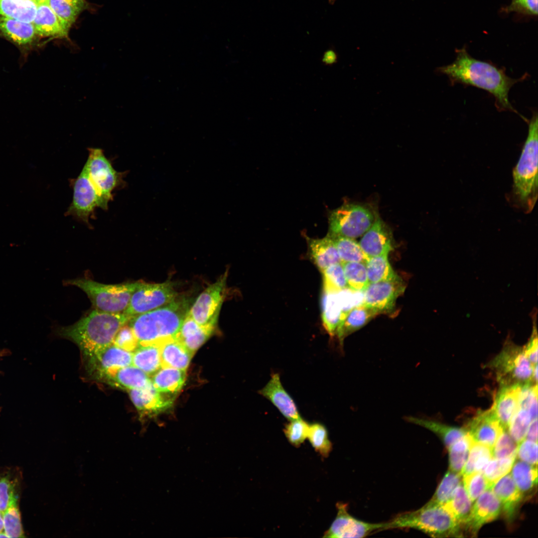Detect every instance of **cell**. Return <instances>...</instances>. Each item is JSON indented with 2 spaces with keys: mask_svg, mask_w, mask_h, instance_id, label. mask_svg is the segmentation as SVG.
I'll return each mask as SVG.
<instances>
[{
  "mask_svg": "<svg viewBox=\"0 0 538 538\" xmlns=\"http://www.w3.org/2000/svg\"><path fill=\"white\" fill-rule=\"evenodd\" d=\"M456 52L454 62L438 67L437 72L447 76L451 85L461 84L486 91L495 98L498 110L512 111L527 121V119L514 108L509 100L511 88L516 83L525 80L529 76L527 73L519 79H513L506 74L505 68L472 57L465 48L457 49Z\"/></svg>",
  "mask_w": 538,
  "mask_h": 538,
  "instance_id": "cell-1",
  "label": "cell"
},
{
  "mask_svg": "<svg viewBox=\"0 0 538 538\" xmlns=\"http://www.w3.org/2000/svg\"><path fill=\"white\" fill-rule=\"evenodd\" d=\"M133 317L124 313L97 309L76 323L60 329V335L75 342L89 358L97 351L113 343L120 329Z\"/></svg>",
  "mask_w": 538,
  "mask_h": 538,
  "instance_id": "cell-2",
  "label": "cell"
},
{
  "mask_svg": "<svg viewBox=\"0 0 538 538\" xmlns=\"http://www.w3.org/2000/svg\"><path fill=\"white\" fill-rule=\"evenodd\" d=\"M190 300L178 296L171 302L133 317L129 322L138 346L176 337L190 308Z\"/></svg>",
  "mask_w": 538,
  "mask_h": 538,
  "instance_id": "cell-3",
  "label": "cell"
},
{
  "mask_svg": "<svg viewBox=\"0 0 538 538\" xmlns=\"http://www.w3.org/2000/svg\"><path fill=\"white\" fill-rule=\"evenodd\" d=\"M527 123L528 134L519 160L513 169L510 201L525 213L532 211L538 199V113Z\"/></svg>",
  "mask_w": 538,
  "mask_h": 538,
  "instance_id": "cell-4",
  "label": "cell"
},
{
  "mask_svg": "<svg viewBox=\"0 0 538 538\" xmlns=\"http://www.w3.org/2000/svg\"><path fill=\"white\" fill-rule=\"evenodd\" d=\"M414 529L433 538L461 537V527L443 505L428 501L418 510L399 514L385 522L384 530Z\"/></svg>",
  "mask_w": 538,
  "mask_h": 538,
  "instance_id": "cell-5",
  "label": "cell"
},
{
  "mask_svg": "<svg viewBox=\"0 0 538 538\" xmlns=\"http://www.w3.org/2000/svg\"><path fill=\"white\" fill-rule=\"evenodd\" d=\"M140 281L106 284L93 280L80 278L65 280L64 284L77 287L84 291L96 309L111 313H123Z\"/></svg>",
  "mask_w": 538,
  "mask_h": 538,
  "instance_id": "cell-6",
  "label": "cell"
},
{
  "mask_svg": "<svg viewBox=\"0 0 538 538\" xmlns=\"http://www.w3.org/2000/svg\"><path fill=\"white\" fill-rule=\"evenodd\" d=\"M89 155L83 169L99 199L100 208L107 210L113 191L124 183V172L116 171L103 150L88 148Z\"/></svg>",
  "mask_w": 538,
  "mask_h": 538,
  "instance_id": "cell-7",
  "label": "cell"
},
{
  "mask_svg": "<svg viewBox=\"0 0 538 538\" xmlns=\"http://www.w3.org/2000/svg\"><path fill=\"white\" fill-rule=\"evenodd\" d=\"M535 366L527 357L523 347L510 342L506 344L490 365L501 386L534 384L533 374Z\"/></svg>",
  "mask_w": 538,
  "mask_h": 538,
  "instance_id": "cell-8",
  "label": "cell"
},
{
  "mask_svg": "<svg viewBox=\"0 0 538 538\" xmlns=\"http://www.w3.org/2000/svg\"><path fill=\"white\" fill-rule=\"evenodd\" d=\"M377 215L366 206L344 203L330 212L328 234L355 239L371 227Z\"/></svg>",
  "mask_w": 538,
  "mask_h": 538,
  "instance_id": "cell-9",
  "label": "cell"
},
{
  "mask_svg": "<svg viewBox=\"0 0 538 538\" xmlns=\"http://www.w3.org/2000/svg\"><path fill=\"white\" fill-rule=\"evenodd\" d=\"M178 295L174 284L169 280L159 283L141 281L123 313L133 317L164 305Z\"/></svg>",
  "mask_w": 538,
  "mask_h": 538,
  "instance_id": "cell-10",
  "label": "cell"
},
{
  "mask_svg": "<svg viewBox=\"0 0 538 538\" xmlns=\"http://www.w3.org/2000/svg\"><path fill=\"white\" fill-rule=\"evenodd\" d=\"M227 276L226 271L203 290L190 307L188 313L200 325L216 327L225 296Z\"/></svg>",
  "mask_w": 538,
  "mask_h": 538,
  "instance_id": "cell-11",
  "label": "cell"
},
{
  "mask_svg": "<svg viewBox=\"0 0 538 538\" xmlns=\"http://www.w3.org/2000/svg\"><path fill=\"white\" fill-rule=\"evenodd\" d=\"M336 507L337 516L324 534L325 538H364L384 530L385 523H370L352 516L348 512L347 504L339 502Z\"/></svg>",
  "mask_w": 538,
  "mask_h": 538,
  "instance_id": "cell-12",
  "label": "cell"
},
{
  "mask_svg": "<svg viewBox=\"0 0 538 538\" xmlns=\"http://www.w3.org/2000/svg\"><path fill=\"white\" fill-rule=\"evenodd\" d=\"M72 183V201L65 215L89 225L91 215L96 208H100L98 196L83 169Z\"/></svg>",
  "mask_w": 538,
  "mask_h": 538,
  "instance_id": "cell-13",
  "label": "cell"
},
{
  "mask_svg": "<svg viewBox=\"0 0 538 538\" xmlns=\"http://www.w3.org/2000/svg\"><path fill=\"white\" fill-rule=\"evenodd\" d=\"M404 289L399 277L391 280L369 283L363 291V304L379 314L387 313L393 309L397 298Z\"/></svg>",
  "mask_w": 538,
  "mask_h": 538,
  "instance_id": "cell-14",
  "label": "cell"
},
{
  "mask_svg": "<svg viewBox=\"0 0 538 538\" xmlns=\"http://www.w3.org/2000/svg\"><path fill=\"white\" fill-rule=\"evenodd\" d=\"M502 513L500 501L491 489L482 493L473 505L470 514L462 531L475 537L485 524L496 519Z\"/></svg>",
  "mask_w": 538,
  "mask_h": 538,
  "instance_id": "cell-15",
  "label": "cell"
},
{
  "mask_svg": "<svg viewBox=\"0 0 538 538\" xmlns=\"http://www.w3.org/2000/svg\"><path fill=\"white\" fill-rule=\"evenodd\" d=\"M359 244L369 257L387 255L393 250L394 240L390 228L378 215Z\"/></svg>",
  "mask_w": 538,
  "mask_h": 538,
  "instance_id": "cell-16",
  "label": "cell"
},
{
  "mask_svg": "<svg viewBox=\"0 0 538 538\" xmlns=\"http://www.w3.org/2000/svg\"><path fill=\"white\" fill-rule=\"evenodd\" d=\"M129 394L137 410L146 416L155 415L168 410L175 398V395L157 391L152 382L142 389L130 390Z\"/></svg>",
  "mask_w": 538,
  "mask_h": 538,
  "instance_id": "cell-17",
  "label": "cell"
},
{
  "mask_svg": "<svg viewBox=\"0 0 538 538\" xmlns=\"http://www.w3.org/2000/svg\"><path fill=\"white\" fill-rule=\"evenodd\" d=\"M464 429L474 442L492 448L504 428L491 408L479 411L467 422Z\"/></svg>",
  "mask_w": 538,
  "mask_h": 538,
  "instance_id": "cell-18",
  "label": "cell"
},
{
  "mask_svg": "<svg viewBox=\"0 0 538 538\" xmlns=\"http://www.w3.org/2000/svg\"><path fill=\"white\" fill-rule=\"evenodd\" d=\"M89 359L99 375L107 379L118 369L132 365L133 353L112 344L97 351Z\"/></svg>",
  "mask_w": 538,
  "mask_h": 538,
  "instance_id": "cell-19",
  "label": "cell"
},
{
  "mask_svg": "<svg viewBox=\"0 0 538 538\" xmlns=\"http://www.w3.org/2000/svg\"><path fill=\"white\" fill-rule=\"evenodd\" d=\"M258 393L269 400L288 420L300 417L295 402L282 385L278 373L272 374L270 379Z\"/></svg>",
  "mask_w": 538,
  "mask_h": 538,
  "instance_id": "cell-20",
  "label": "cell"
},
{
  "mask_svg": "<svg viewBox=\"0 0 538 538\" xmlns=\"http://www.w3.org/2000/svg\"><path fill=\"white\" fill-rule=\"evenodd\" d=\"M491 490L500 502L502 513L506 520L509 523L513 522L524 498L511 474L509 473L498 480Z\"/></svg>",
  "mask_w": 538,
  "mask_h": 538,
  "instance_id": "cell-21",
  "label": "cell"
},
{
  "mask_svg": "<svg viewBox=\"0 0 538 538\" xmlns=\"http://www.w3.org/2000/svg\"><path fill=\"white\" fill-rule=\"evenodd\" d=\"M520 385L501 386L491 408L503 428L508 429L519 405Z\"/></svg>",
  "mask_w": 538,
  "mask_h": 538,
  "instance_id": "cell-22",
  "label": "cell"
},
{
  "mask_svg": "<svg viewBox=\"0 0 538 538\" xmlns=\"http://www.w3.org/2000/svg\"><path fill=\"white\" fill-rule=\"evenodd\" d=\"M32 23L37 36L52 38H63L68 36V30L63 26L46 1L38 3Z\"/></svg>",
  "mask_w": 538,
  "mask_h": 538,
  "instance_id": "cell-23",
  "label": "cell"
},
{
  "mask_svg": "<svg viewBox=\"0 0 538 538\" xmlns=\"http://www.w3.org/2000/svg\"><path fill=\"white\" fill-rule=\"evenodd\" d=\"M306 239L310 259L321 271L332 265L341 263L334 241L329 234L322 239Z\"/></svg>",
  "mask_w": 538,
  "mask_h": 538,
  "instance_id": "cell-24",
  "label": "cell"
},
{
  "mask_svg": "<svg viewBox=\"0 0 538 538\" xmlns=\"http://www.w3.org/2000/svg\"><path fill=\"white\" fill-rule=\"evenodd\" d=\"M215 329L200 325L187 313L175 337L194 354L211 336Z\"/></svg>",
  "mask_w": 538,
  "mask_h": 538,
  "instance_id": "cell-25",
  "label": "cell"
},
{
  "mask_svg": "<svg viewBox=\"0 0 538 538\" xmlns=\"http://www.w3.org/2000/svg\"><path fill=\"white\" fill-rule=\"evenodd\" d=\"M161 366L186 370L194 354L175 337L160 343Z\"/></svg>",
  "mask_w": 538,
  "mask_h": 538,
  "instance_id": "cell-26",
  "label": "cell"
},
{
  "mask_svg": "<svg viewBox=\"0 0 538 538\" xmlns=\"http://www.w3.org/2000/svg\"><path fill=\"white\" fill-rule=\"evenodd\" d=\"M0 31L7 39L20 47L31 45L37 36L32 23L0 17Z\"/></svg>",
  "mask_w": 538,
  "mask_h": 538,
  "instance_id": "cell-27",
  "label": "cell"
},
{
  "mask_svg": "<svg viewBox=\"0 0 538 538\" xmlns=\"http://www.w3.org/2000/svg\"><path fill=\"white\" fill-rule=\"evenodd\" d=\"M186 376L185 370L163 366L153 374L151 381L157 391L176 395L183 387Z\"/></svg>",
  "mask_w": 538,
  "mask_h": 538,
  "instance_id": "cell-28",
  "label": "cell"
},
{
  "mask_svg": "<svg viewBox=\"0 0 538 538\" xmlns=\"http://www.w3.org/2000/svg\"><path fill=\"white\" fill-rule=\"evenodd\" d=\"M379 313L375 310L364 304L351 309L346 315L338 327L337 336L341 346L345 338L368 323Z\"/></svg>",
  "mask_w": 538,
  "mask_h": 538,
  "instance_id": "cell-29",
  "label": "cell"
},
{
  "mask_svg": "<svg viewBox=\"0 0 538 538\" xmlns=\"http://www.w3.org/2000/svg\"><path fill=\"white\" fill-rule=\"evenodd\" d=\"M321 304L323 327L332 337L336 335L342 316L341 308L337 292L323 288Z\"/></svg>",
  "mask_w": 538,
  "mask_h": 538,
  "instance_id": "cell-30",
  "label": "cell"
},
{
  "mask_svg": "<svg viewBox=\"0 0 538 538\" xmlns=\"http://www.w3.org/2000/svg\"><path fill=\"white\" fill-rule=\"evenodd\" d=\"M160 342L138 345L133 352L132 365L148 376L161 367Z\"/></svg>",
  "mask_w": 538,
  "mask_h": 538,
  "instance_id": "cell-31",
  "label": "cell"
},
{
  "mask_svg": "<svg viewBox=\"0 0 538 538\" xmlns=\"http://www.w3.org/2000/svg\"><path fill=\"white\" fill-rule=\"evenodd\" d=\"M404 419L408 422L419 425L434 432L442 439L447 448L467 433L464 428L449 426L431 419L413 416H407Z\"/></svg>",
  "mask_w": 538,
  "mask_h": 538,
  "instance_id": "cell-32",
  "label": "cell"
},
{
  "mask_svg": "<svg viewBox=\"0 0 538 538\" xmlns=\"http://www.w3.org/2000/svg\"><path fill=\"white\" fill-rule=\"evenodd\" d=\"M108 379L111 383L129 391L142 389L151 383L147 374L133 365L118 369Z\"/></svg>",
  "mask_w": 538,
  "mask_h": 538,
  "instance_id": "cell-33",
  "label": "cell"
},
{
  "mask_svg": "<svg viewBox=\"0 0 538 538\" xmlns=\"http://www.w3.org/2000/svg\"><path fill=\"white\" fill-rule=\"evenodd\" d=\"M511 471L512 479L524 498L530 496L537 486V466L519 460L515 461Z\"/></svg>",
  "mask_w": 538,
  "mask_h": 538,
  "instance_id": "cell-34",
  "label": "cell"
},
{
  "mask_svg": "<svg viewBox=\"0 0 538 538\" xmlns=\"http://www.w3.org/2000/svg\"><path fill=\"white\" fill-rule=\"evenodd\" d=\"M37 5L34 0H0V17L32 23Z\"/></svg>",
  "mask_w": 538,
  "mask_h": 538,
  "instance_id": "cell-35",
  "label": "cell"
},
{
  "mask_svg": "<svg viewBox=\"0 0 538 538\" xmlns=\"http://www.w3.org/2000/svg\"><path fill=\"white\" fill-rule=\"evenodd\" d=\"M443 506L459 525L462 531L473 506V502L462 482L455 488L449 500Z\"/></svg>",
  "mask_w": 538,
  "mask_h": 538,
  "instance_id": "cell-36",
  "label": "cell"
},
{
  "mask_svg": "<svg viewBox=\"0 0 538 538\" xmlns=\"http://www.w3.org/2000/svg\"><path fill=\"white\" fill-rule=\"evenodd\" d=\"M46 2L68 31L88 4L85 0H46Z\"/></svg>",
  "mask_w": 538,
  "mask_h": 538,
  "instance_id": "cell-37",
  "label": "cell"
},
{
  "mask_svg": "<svg viewBox=\"0 0 538 538\" xmlns=\"http://www.w3.org/2000/svg\"><path fill=\"white\" fill-rule=\"evenodd\" d=\"M329 235L334 241L341 263L361 262L366 264L369 258L364 253L359 243L354 239Z\"/></svg>",
  "mask_w": 538,
  "mask_h": 538,
  "instance_id": "cell-38",
  "label": "cell"
},
{
  "mask_svg": "<svg viewBox=\"0 0 538 538\" xmlns=\"http://www.w3.org/2000/svg\"><path fill=\"white\" fill-rule=\"evenodd\" d=\"M366 267L369 283L391 280L399 277L391 267L387 255L369 258Z\"/></svg>",
  "mask_w": 538,
  "mask_h": 538,
  "instance_id": "cell-39",
  "label": "cell"
},
{
  "mask_svg": "<svg viewBox=\"0 0 538 538\" xmlns=\"http://www.w3.org/2000/svg\"><path fill=\"white\" fill-rule=\"evenodd\" d=\"M493 458L492 448L483 444L473 442L467 461L461 471L462 476L476 472H482Z\"/></svg>",
  "mask_w": 538,
  "mask_h": 538,
  "instance_id": "cell-40",
  "label": "cell"
},
{
  "mask_svg": "<svg viewBox=\"0 0 538 538\" xmlns=\"http://www.w3.org/2000/svg\"><path fill=\"white\" fill-rule=\"evenodd\" d=\"M473 441L467 433L453 443L447 449L449 452V470L460 473L468 456Z\"/></svg>",
  "mask_w": 538,
  "mask_h": 538,
  "instance_id": "cell-41",
  "label": "cell"
},
{
  "mask_svg": "<svg viewBox=\"0 0 538 538\" xmlns=\"http://www.w3.org/2000/svg\"><path fill=\"white\" fill-rule=\"evenodd\" d=\"M342 264L348 287L355 291H364L369 284L366 264L361 262Z\"/></svg>",
  "mask_w": 538,
  "mask_h": 538,
  "instance_id": "cell-42",
  "label": "cell"
},
{
  "mask_svg": "<svg viewBox=\"0 0 538 538\" xmlns=\"http://www.w3.org/2000/svg\"><path fill=\"white\" fill-rule=\"evenodd\" d=\"M461 482V474L449 470L445 474L429 502L444 505L449 500L454 490Z\"/></svg>",
  "mask_w": 538,
  "mask_h": 538,
  "instance_id": "cell-43",
  "label": "cell"
},
{
  "mask_svg": "<svg viewBox=\"0 0 538 538\" xmlns=\"http://www.w3.org/2000/svg\"><path fill=\"white\" fill-rule=\"evenodd\" d=\"M2 516L3 532L7 538H23L24 537L18 500L13 502L2 513Z\"/></svg>",
  "mask_w": 538,
  "mask_h": 538,
  "instance_id": "cell-44",
  "label": "cell"
},
{
  "mask_svg": "<svg viewBox=\"0 0 538 538\" xmlns=\"http://www.w3.org/2000/svg\"><path fill=\"white\" fill-rule=\"evenodd\" d=\"M307 438L313 447L322 456L327 457L329 455L332 445L324 425L318 422L309 424Z\"/></svg>",
  "mask_w": 538,
  "mask_h": 538,
  "instance_id": "cell-45",
  "label": "cell"
},
{
  "mask_svg": "<svg viewBox=\"0 0 538 538\" xmlns=\"http://www.w3.org/2000/svg\"><path fill=\"white\" fill-rule=\"evenodd\" d=\"M534 419L529 411L518 408L508 427L509 434L517 444L525 438L528 427Z\"/></svg>",
  "mask_w": 538,
  "mask_h": 538,
  "instance_id": "cell-46",
  "label": "cell"
},
{
  "mask_svg": "<svg viewBox=\"0 0 538 538\" xmlns=\"http://www.w3.org/2000/svg\"><path fill=\"white\" fill-rule=\"evenodd\" d=\"M516 457L504 458H492L484 468L482 473L493 486L498 480L509 473Z\"/></svg>",
  "mask_w": 538,
  "mask_h": 538,
  "instance_id": "cell-47",
  "label": "cell"
},
{
  "mask_svg": "<svg viewBox=\"0 0 538 538\" xmlns=\"http://www.w3.org/2000/svg\"><path fill=\"white\" fill-rule=\"evenodd\" d=\"M321 272L323 289L337 292L348 287L342 263L332 265Z\"/></svg>",
  "mask_w": 538,
  "mask_h": 538,
  "instance_id": "cell-48",
  "label": "cell"
},
{
  "mask_svg": "<svg viewBox=\"0 0 538 538\" xmlns=\"http://www.w3.org/2000/svg\"><path fill=\"white\" fill-rule=\"evenodd\" d=\"M462 476L463 486L473 502L492 487L482 472H473Z\"/></svg>",
  "mask_w": 538,
  "mask_h": 538,
  "instance_id": "cell-49",
  "label": "cell"
},
{
  "mask_svg": "<svg viewBox=\"0 0 538 538\" xmlns=\"http://www.w3.org/2000/svg\"><path fill=\"white\" fill-rule=\"evenodd\" d=\"M517 446L518 444L510 436L508 429H503L492 448L493 457H516Z\"/></svg>",
  "mask_w": 538,
  "mask_h": 538,
  "instance_id": "cell-50",
  "label": "cell"
},
{
  "mask_svg": "<svg viewBox=\"0 0 538 538\" xmlns=\"http://www.w3.org/2000/svg\"><path fill=\"white\" fill-rule=\"evenodd\" d=\"M289 421L284 429V434L291 444L299 446L307 438L309 424L301 416Z\"/></svg>",
  "mask_w": 538,
  "mask_h": 538,
  "instance_id": "cell-51",
  "label": "cell"
},
{
  "mask_svg": "<svg viewBox=\"0 0 538 538\" xmlns=\"http://www.w3.org/2000/svg\"><path fill=\"white\" fill-rule=\"evenodd\" d=\"M16 487V481L9 475L0 477V512L1 513L18 500Z\"/></svg>",
  "mask_w": 538,
  "mask_h": 538,
  "instance_id": "cell-52",
  "label": "cell"
},
{
  "mask_svg": "<svg viewBox=\"0 0 538 538\" xmlns=\"http://www.w3.org/2000/svg\"><path fill=\"white\" fill-rule=\"evenodd\" d=\"M337 295L342 311L341 323L351 309L363 304L364 291H355L346 287L337 291Z\"/></svg>",
  "mask_w": 538,
  "mask_h": 538,
  "instance_id": "cell-53",
  "label": "cell"
},
{
  "mask_svg": "<svg viewBox=\"0 0 538 538\" xmlns=\"http://www.w3.org/2000/svg\"><path fill=\"white\" fill-rule=\"evenodd\" d=\"M533 466L538 464V442L525 438L518 444L516 457Z\"/></svg>",
  "mask_w": 538,
  "mask_h": 538,
  "instance_id": "cell-54",
  "label": "cell"
},
{
  "mask_svg": "<svg viewBox=\"0 0 538 538\" xmlns=\"http://www.w3.org/2000/svg\"><path fill=\"white\" fill-rule=\"evenodd\" d=\"M113 344L124 350L132 353L138 347L137 340L132 328L126 324L120 329Z\"/></svg>",
  "mask_w": 538,
  "mask_h": 538,
  "instance_id": "cell-55",
  "label": "cell"
},
{
  "mask_svg": "<svg viewBox=\"0 0 538 538\" xmlns=\"http://www.w3.org/2000/svg\"><path fill=\"white\" fill-rule=\"evenodd\" d=\"M505 11L537 15L538 0H512L510 4L505 8Z\"/></svg>",
  "mask_w": 538,
  "mask_h": 538,
  "instance_id": "cell-56",
  "label": "cell"
},
{
  "mask_svg": "<svg viewBox=\"0 0 538 538\" xmlns=\"http://www.w3.org/2000/svg\"><path fill=\"white\" fill-rule=\"evenodd\" d=\"M523 348L530 362L533 365H537L538 337L536 326H534V330L529 341Z\"/></svg>",
  "mask_w": 538,
  "mask_h": 538,
  "instance_id": "cell-57",
  "label": "cell"
},
{
  "mask_svg": "<svg viewBox=\"0 0 538 538\" xmlns=\"http://www.w3.org/2000/svg\"><path fill=\"white\" fill-rule=\"evenodd\" d=\"M525 438L538 442V418L534 419L531 422Z\"/></svg>",
  "mask_w": 538,
  "mask_h": 538,
  "instance_id": "cell-58",
  "label": "cell"
},
{
  "mask_svg": "<svg viewBox=\"0 0 538 538\" xmlns=\"http://www.w3.org/2000/svg\"><path fill=\"white\" fill-rule=\"evenodd\" d=\"M0 537L7 538L3 532V521L2 513L0 512Z\"/></svg>",
  "mask_w": 538,
  "mask_h": 538,
  "instance_id": "cell-59",
  "label": "cell"
},
{
  "mask_svg": "<svg viewBox=\"0 0 538 538\" xmlns=\"http://www.w3.org/2000/svg\"><path fill=\"white\" fill-rule=\"evenodd\" d=\"M34 0L35 1H36L38 3L46 1V0Z\"/></svg>",
  "mask_w": 538,
  "mask_h": 538,
  "instance_id": "cell-60",
  "label": "cell"
},
{
  "mask_svg": "<svg viewBox=\"0 0 538 538\" xmlns=\"http://www.w3.org/2000/svg\"><path fill=\"white\" fill-rule=\"evenodd\" d=\"M335 1L336 0H329V1L331 4H333Z\"/></svg>",
  "mask_w": 538,
  "mask_h": 538,
  "instance_id": "cell-61",
  "label": "cell"
}]
</instances>
